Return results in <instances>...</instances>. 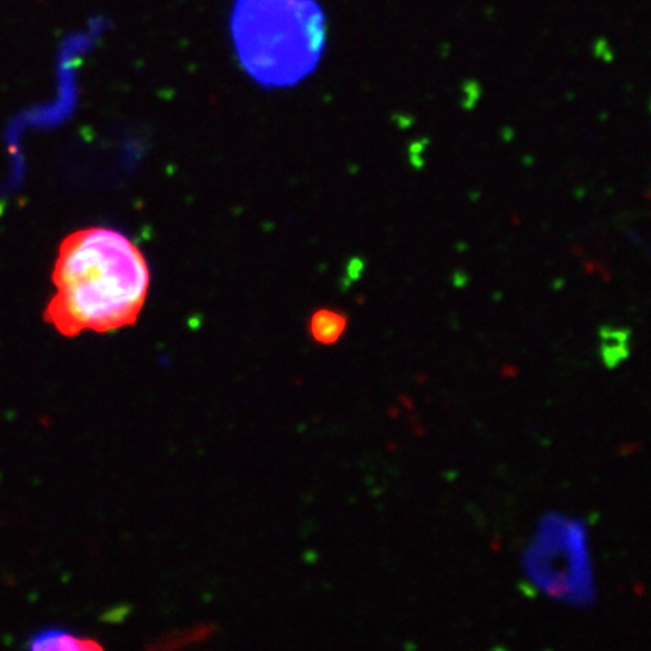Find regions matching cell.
I'll return each mask as SVG.
<instances>
[{
    "label": "cell",
    "instance_id": "obj_6",
    "mask_svg": "<svg viewBox=\"0 0 651 651\" xmlns=\"http://www.w3.org/2000/svg\"><path fill=\"white\" fill-rule=\"evenodd\" d=\"M210 634V627H195L193 630H183V631H175L172 635H168L164 641V644L159 645V648H168L171 644V648H178L190 643H195V639H203Z\"/></svg>",
    "mask_w": 651,
    "mask_h": 651
},
{
    "label": "cell",
    "instance_id": "obj_7",
    "mask_svg": "<svg viewBox=\"0 0 651 651\" xmlns=\"http://www.w3.org/2000/svg\"><path fill=\"white\" fill-rule=\"evenodd\" d=\"M650 109H651V104H650Z\"/></svg>",
    "mask_w": 651,
    "mask_h": 651
},
{
    "label": "cell",
    "instance_id": "obj_4",
    "mask_svg": "<svg viewBox=\"0 0 651 651\" xmlns=\"http://www.w3.org/2000/svg\"><path fill=\"white\" fill-rule=\"evenodd\" d=\"M347 327V318L336 310L322 309L310 317L309 334L322 344L336 343Z\"/></svg>",
    "mask_w": 651,
    "mask_h": 651
},
{
    "label": "cell",
    "instance_id": "obj_3",
    "mask_svg": "<svg viewBox=\"0 0 651 651\" xmlns=\"http://www.w3.org/2000/svg\"><path fill=\"white\" fill-rule=\"evenodd\" d=\"M26 647L34 651H90L103 648L96 641L62 627H44L36 630L29 636Z\"/></svg>",
    "mask_w": 651,
    "mask_h": 651
},
{
    "label": "cell",
    "instance_id": "obj_1",
    "mask_svg": "<svg viewBox=\"0 0 651 651\" xmlns=\"http://www.w3.org/2000/svg\"><path fill=\"white\" fill-rule=\"evenodd\" d=\"M52 280L56 293L44 320L65 336L110 332L134 324L150 288L142 250L110 228H83L57 249Z\"/></svg>",
    "mask_w": 651,
    "mask_h": 651
},
{
    "label": "cell",
    "instance_id": "obj_2",
    "mask_svg": "<svg viewBox=\"0 0 651 651\" xmlns=\"http://www.w3.org/2000/svg\"><path fill=\"white\" fill-rule=\"evenodd\" d=\"M231 35L238 61L266 87H287L315 71L326 20L315 0H236Z\"/></svg>",
    "mask_w": 651,
    "mask_h": 651
},
{
    "label": "cell",
    "instance_id": "obj_5",
    "mask_svg": "<svg viewBox=\"0 0 651 651\" xmlns=\"http://www.w3.org/2000/svg\"><path fill=\"white\" fill-rule=\"evenodd\" d=\"M601 357L608 366H614L627 356L629 330L605 326L600 329Z\"/></svg>",
    "mask_w": 651,
    "mask_h": 651
}]
</instances>
